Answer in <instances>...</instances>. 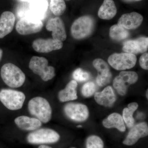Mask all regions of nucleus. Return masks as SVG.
<instances>
[{
  "label": "nucleus",
  "mask_w": 148,
  "mask_h": 148,
  "mask_svg": "<svg viewBox=\"0 0 148 148\" xmlns=\"http://www.w3.org/2000/svg\"><path fill=\"white\" fill-rule=\"evenodd\" d=\"M28 110L31 115L43 123H47L51 119L52 109L45 98L41 97L32 98L28 103Z\"/></svg>",
  "instance_id": "f257e3e1"
},
{
  "label": "nucleus",
  "mask_w": 148,
  "mask_h": 148,
  "mask_svg": "<svg viewBox=\"0 0 148 148\" xmlns=\"http://www.w3.org/2000/svg\"><path fill=\"white\" fill-rule=\"evenodd\" d=\"M1 75L4 82L13 88L21 87L26 79L25 74L21 69L10 63L5 64L2 67Z\"/></svg>",
  "instance_id": "f03ea898"
},
{
  "label": "nucleus",
  "mask_w": 148,
  "mask_h": 148,
  "mask_svg": "<svg viewBox=\"0 0 148 148\" xmlns=\"http://www.w3.org/2000/svg\"><path fill=\"white\" fill-rule=\"evenodd\" d=\"M29 68L44 81L47 82L55 76V69L48 66V61L44 57L33 56L29 62Z\"/></svg>",
  "instance_id": "7ed1b4c3"
},
{
  "label": "nucleus",
  "mask_w": 148,
  "mask_h": 148,
  "mask_svg": "<svg viewBox=\"0 0 148 148\" xmlns=\"http://www.w3.org/2000/svg\"><path fill=\"white\" fill-rule=\"evenodd\" d=\"M25 99V94L21 91L10 89H3L0 91V101L11 110L21 109Z\"/></svg>",
  "instance_id": "20e7f679"
},
{
  "label": "nucleus",
  "mask_w": 148,
  "mask_h": 148,
  "mask_svg": "<svg viewBox=\"0 0 148 148\" xmlns=\"http://www.w3.org/2000/svg\"><path fill=\"white\" fill-rule=\"evenodd\" d=\"M94 27L93 18L89 16L80 17L75 20L71 28L72 36L76 39L84 38L91 34Z\"/></svg>",
  "instance_id": "39448f33"
},
{
  "label": "nucleus",
  "mask_w": 148,
  "mask_h": 148,
  "mask_svg": "<svg viewBox=\"0 0 148 148\" xmlns=\"http://www.w3.org/2000/svg\"><path fill=\"white\" fill-rule=\"evenodd\" d=\"M60 138L58 132L50 128H42L29 133L27 137L28 143L34 145L52 144L57 143Z\"/></svg>",
  "instance_id": "423d86ee"
},
{
  "label": "nucleus",
  "mask_w": 148,
  "mask_h": 148,
  "mask_svg": "<svg viewBox=\"0 0 148 148\" xmlns=\"http://www.w3.org/2000/svg\"><path fill=\"white\" fill-rule=\"evenodd\" d=\"M137 60L135 54L128 53H115L109 56L108 62L115 70L123 71L133 68Z\"/></svg>",
  "instance_id": "0eeeda50"
},
{
  "label": "nucleus",
  "mask_w": 148,
  "mask_h": 148,
  "mask_svg": "<svg viewBox=\"0 0 148 148\" xmlns=\"http://www.w3.org/2000/svg\"><path fill=\"white\" fill-rule=\"evenodd\" d=\"M43 27V24L40 19L25 16L16 23V30L21 35H30L40 32Z\"/></svg>",
  "instance_id": "6e6552de"
},
{
  "label": "nucleus",
  "mask_w": 148,
  "mask_h": 148,
  "mask_svg": "<svg viewBox=\"0 0 148 148\" xmlns=\"http://www.w3.org/2000/svg\"><path fill=\"white\" fill-rule=\"evenodd\" d=\"M138 79V75L136 72L121 71L115 78L113 84L119 95H125L129 86L137 82Z\"/></svg>",
  "instance_id": "1a4fd4ad"
},
{
  "label": "nucleus",
  "mask_w": 148,
  "mask_h": 148,
  "mask_svg": "<svg viewBox=\"0 0 148 148\" xmlns=\"http://www.w3.org/2000/svg\"><path fill=\"white\" fill-rule=\"evenodd\" d=\"M64 112L68 118L76 122L84 121L89 116L87 106L81 103H68L64 106Z\"/></svg>",
  "instance_id": "9d476101"
},
{
  "label": "nucleus",
  "mask_w": 148,
  "mask_h": 148,
  "mask_svg": "<svg viewBox=\"0 0 148 148\" xmlns=\"http://www.w3.org/2000/svg\"><path fill=\"white\" fill-rule=\"evenodd\" d=\"M63 46L62 42L53 38L38 39L32 44V47L37 52L47 53L53 51L59 50Z\"/></svg>",
  "instance_id": "9b49d317"
},
{
  "label": "nucleus",
  "mask_w": 148,
  "mask_h": 148,
  "mask_svg": "<svg viewBox=\"0 0 148 148\" xmlns=\"http://www.w3.org/2000/svg\"><path fill=\"white\" fill-rule=\"evenodd\" d=\"M47 30L52 32L53 39L64 41L67 38L66 29L64 22L61 18L56 16L49 19L46 26Z\"/></svg>",
  "instance_id": "f8f14e48"
},
{
  "label": "nucleus",
  "mask_w": 148,
  "mask_h": 148,
  "mask_svg": "<svg viewBox=\"0 0 148 148\" xmlns=\"http://www.w3.org/2000/svg\"><path fill=\"white\" fill-rule=\"evenodd\" d=\"M92 64L98 72L96 82L98 85L103 86L110 83L112 79V75L108 65L106 61L98 58L95 59Z\"/></svg>",
  "instance_id": "ddd939ff"
},
{
  "label": "nucleus",
  "mask_w": 148,
  "mask_h": 148,
  "mask_svg": "<svg viewBox=\"0 0 148 148\" xmlns=\"http://www.w3.org/2000/svg\"><path fill=\"white\" fill-rule=\"evenodd\" d=\"M148 135V126L146 122H142L133 126L130 130L123 144L132 146L138 142L139 139L147 137Z\"/></svg>",
  "instance_id": "4468645a"
},
{
  "label": "nucleus",
  "mask_w": 148,
  "mask_h": 148,
  "mask_svg": "<svg viewBox=\"0 0 148 148\" xmlns=\"http://www.w3.org/2000/svg\"><path fill=\"white\" fill-rule=\"evenodd\" d=\"M148 38L141 37L136 40L125 42L123 50L126 53L135 54L145 52L148 50Z\"/></svg>",
  "instance_id": "2eb2a0df"
},
{
  "label": "nucleus",
  "mask_w": 148,
  "mask_h": 148,
  "mask_svg": "<svg viewBox=\"0 0 148 148\" xmlns=\"http://www.w3.org/2000/svg\"><path fill=\"white\" fill-rule=\"evenodd\" d=\"M143 20V16L136 12L122 15L118 21V25L126 29H135L140 27Z\"/></svg>",
  "instance_id": "dca6fc26"
},
{
  "label": "nucleus",
  "mask_w": 148,
  "mask_h": 148,
  "mask_svg": "<svg viewBox=\"0 0 148 148\" xmlns=\"http://www.w3.org/2000/svg\"><path fill=\"white\" fill-rule=\"evenodd\" d=\"M94 98L98 104L106 107H111L116 101L115 94L110 86H107L101 92H95Z\"/></svg>",
  "instance_id": "f3484780"
},
{
  "label": "nucleus",
  "mask_w": 148,
  "mask_h": 148,
  "mask_svg": "<svg viewBox=\"0 0 148 148\" xmlns=\"http://www.w3.org/2000/svg\"><path fill=\"white\" fill-rule=\"evenodd\" d=\"M29 10L27 11L29 15L40 19L45 15L47 12L48 3L47 0H29Z\"/></svg>",
  "instance_id": "a211bd4d"
},
{
  "label": "nucleus",
  "mask_w": 148,
  "mask_h": 148,
  "mask_svg": "<svg viewBox=\"0 0 148 148\" xmlns=\"http://www.w3.org/2000/svg\"><path fill=\"white\" fill-rule=\"evenodd\" d=\"M15 16L12 12L5 11L0 17V38H3L12 32L14 27Z\"/></svg>",
  "instance_id": "6ab92c4d"
},
{
  "label": "nucleus",
  "mask_w": 148,
  "mask_h": 148,
  "mask_svg": "<svg viewBox=\"0 0 148 148\" xmlns=\"http://www.w3.org/2000/svg\"><path fill=\"white\" fill-rule=\"evenodd\" d=\"M14 123L19 129L25 131L36 130L42 125V122L39 120L26 116L17 117L14 119Z\"/></svg>",
  "instance_id": "aec40b11"
},
{
  "label": "nucleus",
  "mask_w": 148,
  "mask_h": 148,
  "mask_svg": "<svg viewBox=\"0 0 148 148\" xmlns=\"http://www.w3.org/2000/svg\"><path fill=\"white\" fill-rule=\"evenodd\" d=\"M77 83L76 81L73 80L70 81L64 89L59 91L58 98L61 102H69L76 100L77 98Z\"/></svg>",
  "instance_id": "412c9836"
},
{
  "label": "nucleus",
  "mask_w": 148,
  "mask_h": 148,
  "mask_svg": "<svg viewBox=\"0 0 148 148\" xmlns=\"http://www.w3.org/2000/svg\"><path fill=\"white\" fill-rule=\"evenodd\" d=\"M103 124L106 128H116L122 132H125L126 130L122 116L117 113L110 114L103 121Z\"/></svg>",
  "instance_id": "4be33fe9"
},
{
  "label": "nucleus",
  "mask_w": 148,
  "mask_h": 148,
  "mask_svg": "<svg viewBox=\"0 0 148 148\" xmlns=\"http://www.w3.org/2000/svg\"><path fill=\"white\" fill-rule=\"evenodd\" d=\"M117 13V9L113 0H104L98 12L100 18L110 20L113 18Z\"/></svg>",
  "instance_id": "5701e85b"
},
{
  "label": "nucleus",
  "mask_w": 148,
  "mask_h": 148,
  "mask_svg": "<svg viewBox=\"0 0 148 148\" xmlns=\"http://www.w3.org/2000/svg\"><path fill=\"white\" fill-rule=\"evenodd\" d=\"M138 108V103L132 102L128 104L127 108H125L123 111V119L127 127L129 128H131L134 125L135 120L133 115Z\"/></svg>",
  "instance_id": "b1692460"
},
{
  "label": "nucleus",
  "mask_w": 148,
  "mask_h": 148,
  "mask_svg": "<svg viewBox=\"0 0 148 148\" xmlns=\"http://www.w3.org/2000/svg\"><path fill=\"white\" fill-rule=\"evenodd\" d=\"M129 36V32L127 29L118 24L113 25L110 29V37L114 40H123L128 38Z\"/></svg>",
  "instance_id": "393cba45"
},
{
  "label": "nucleus",
  "mask_w": 148,
  "mask_h": 148,
  "mask_svg": "<svg viewBox=\"0 0 148 148\" xmlns=\"http://www.w3.org/2000/svg\"><path fill=\"white\" fill-rule=\"evenodd\" d=\"M66 8L64 0H50V9L55 16H61L65 12Z\"/></svg>",
  "instance_id": "a878e982"
},
{
  "label": "nucleus",
  "mask_w": 148,
  "mask_h": 148,
  "mask_svg": "<svg viewBox=\"0 0 148 148\" xmlns=\"http://www.w3.org/2000/svg\"><path fill=\"white\" fill-rule=\"evenodd\" d=\"M86 148H104V143L100 137L91 135L86 140Z\"/></svg>",
  "instance_id": "bb28decb"
},
{
  "label": "nucleus",
  "mask_w": 148,
  "mask_h": 148,
  "mask_svg": "<svg viewBox=\"0 0 148 148\" xmlns=\"http://www.w3.org/2000/svg\"><path fill=\"white\" fill-rule=\"evenodd\" d=\"M73 76L74 80L79 82L86 81L90 77L89 73L81 69H76L73 73Z\"/></svg>",
  "instance_id": "cd10ccee"
},
{
  "label": "nucleus",
  "mask_w": 148,
  "mask_h": 148,
  "mask_svg": "<svg viewBox=\"0 0 148 148\" xmlns=\"http://www.w3.org/2000/svg\"><path fill=\"white\" fill-rule=\"evenodd\" d=\"M96 87L95 84L92 82L86 83L82 88V93L84 97L88 98L95 94Z\"/></svg>",
  "instance_id": "c85d7f7f"
},
{
  "label": "nucleus",
  "mask_w": 148,
  "mask_h": 148,
  "mask_svg": "<svg viewBox=\"0 0 148 148\" xmlns=\"http://www.w3.org/2000/svg\"><path fill=\"white\" fill-rule=\"evenodd\" d=\"M148 53H145L141 56L140 59V64L141 68L145 70H148Z\"/></svg>",
  "instance_id": "c756f323"
},
{
  "label": "nucleus",
  "mask_w": 148,
  "mask_h": 148,
  "mask_svg": "<svg viewBox=\"0 0 148 148\" xmlns=\"http://www.w3.org/2000/svg\"><path fill=\"white\" fill-rule=\"evenodd\" d=\"M38 148H52L49 146L45 145H41Z\"/></svg>",
  "instance_id": "7c9ffc66"
},
{
  "label": "nucleus",
  "mask_w": 148,
  "mask_h": 148,
  "mask_svg": "<svg viewBox=\"0 0 148 148\" xmlns=\"http://www.w3.org/2000/svg\"><path fill=\"white\" fill-rule=\"evenodd\" d=\"M3 54V51L2 49L0 48V60H1L2 58Z\"/></svg>",
  "instance_id": "2f4dec72"
},
{
  "label": "nucleus",
  "mask_w": 148,
  "mask_h": 148,
  "mask_svg": "<svg viewBox=\"0 0 148 148\" xmlns=\"http://www.w3.org/2000/svg\"><path fill=\"white\" fill-rule=\"evenodd\" d=\"M124 1L127 2H132L135 1H141V0H124Z\"/></svg>",
  "instance_id": "473e14b6"
},
{
  "label": "nucleus",
  "mask_w": 148,
  "mask_h": 148,
  "mask_svg": "<svg viewBox=\"0 0 148 148\" xmlns=\"http://www.w3.org/2000/svg\"><path fill=\"white\" fill-rule=\"evenodd\" d=\"M148 89H147V92H146V97H147V99L148 98Z\"/></svg>",
  "instance_id": "72a5a7b5"
},
{
  "label": "nucleus",
  "mask_w": 148,
  "mask_h": 148,
  "mask_svg": "<svg viewBox=\"0 0 148 148\" xmlns=\"http://www.w3.org/2000/svg\"><path fill=\"white\" fill-rule=\"evenodd\" d=\"M20 1H21L26 2L27 1H29V0H20Z\"/></svg>",
  "instance_id": "f704fd0d"
},
{
  "label": "nucleus",
  "mask_w": 148,
  "mask_h": 148,
  "mask_svg": "<svg viewBox=\"0 0 148 148\" xmlns=\"http://www.w3.org/2000/svg\"><path fill=\"white\" fill-rule=\"evenodd\" d=\"M77 127H82V125H78L77 126Z\"/></svg>",
  "instance_id": "c9c22d12"
},
{
  "label": "nucleus",
  "mask_w": 148,
  "mask_h": 148,
  "mask_svg": "<svg viewBox=\"0 0 148 148\" xmlns=\"http://www.w3.org/2000/svg\"><path fill=\"white\" fill-rule=\"evenodd\" d=\"M75 148V147H72V148Z\"/></svg>",
  "instance_id": "e433bc0d"
},
{
  "label": "nucleus",
  "mask_w": 148,
  "mask_h": 148,
  "mask_svg": "<svg viewBox=\"0 0 148 148\" xmlns=\"http://www.w3.org/2000/svg\"><path fill=\"white\" fill-rule=\"evenodd\" d=\"M67 1H70V0H67Z\"/></svg>",
  "instance_id": "4c0bfd02"
}]
</instances>
